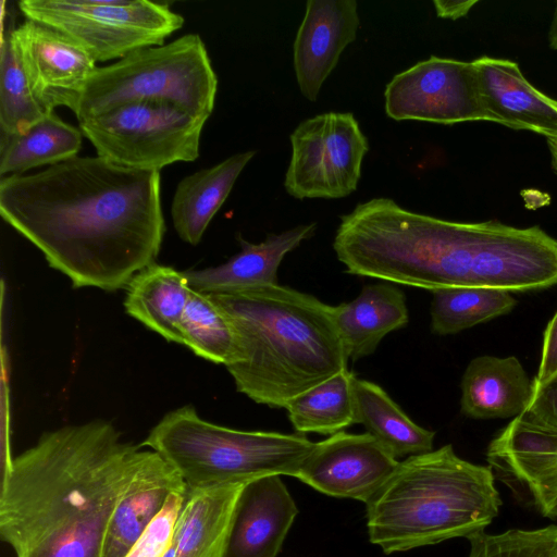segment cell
Returning <instances> with one entry per match:
<instances>
[{
	"label": "cell",
	"mask_w": 557,
	"mask_h": 557,
	"mask_svg": "<svg viewBox=\"0 0 557 557\" xmlns=\"http://www.w3.org/2000/svg\"><path fill=\"white\" fill-rule=\"evenodd\" d=\"M159 171L74 157L0 180V214L74 288H126L156 262L165 224Z\"/></svg>",
	"instance_id": "6da1fadb"
},
{
	"label": "cell",
	"mask_w": 557,
	"mask_h": 557,
	"mask_svg": "<svg viewBox=\"0 0 557 557\" xmlns=\"http://www.w3.org/2000/svg\"><path fill=\"white\" fill-rule=\"evenodd\" d=\"M333 249L352 275L435 290L512 292L557 284V239L539 226L463 223L410 211L387 197L341 215Z\"/></svg>",
	"instance_id": "7a4b0ae2"
},
{
	"label": "cell",
	"mask_w": 557,
	"mask_h": 557,
	"mask_svg": "<svg viewBox=\"0 0 557 557\" xmlns=\"http://www.w3.org/2000/svg\"><path fill=\"white\" fill-rule=\"evenodd\" d=\"M96 419L45 432L1 478L0 535L15 557H101L146 449Z\"/></svg>",
	"instance_id": "3957f363"
},
{
	"label": "cell",
	"mask_w": 557,
	"mask_h": 557,
	"mask_svg": "<svg viewBox=\"0 0 557 557\" xmlns=\"http://www.w3.org/2000/svg\"><path fill=\"white\" fill-rule=\"evenodd\" d=\"M208 295L234 332L225 367L255 403L285 408L347 369L334 307L314 296L278 284Z\"/></svg>",
	"instance_id": "277c9868"
},
{
	"label": "cell",
	"mask_w": 557,
	"mask_h": 557,
	"mask_svg": "<svg viewBox=\"0 0 557 557\" xmlns=\"http://www.w3.org/2000/svg\"><path fill=\"white\" fill-rule=\"evenodd\" d=\"M495 479L450 444L407 457L366 504L370 542L393 554L484 531L502 506Z\"/></svg>",
	"instance_id": "5b68a950"
},
{
	"label": "cell",
	"mask_w": 557,
	"mask_h": 557,
	"mask_svg": "<svg viewBox=\"0 0 557 557\" xmlns=\"http://www.w3.org/2000/svg\"><path fill=\"white\" fill-rule=\"evenodd\" d=\"M161 455L188 488L296 476L314 443L302 434L240 431L202 419L195 407L172 410L140 444Z\"/></svg>",
	"instance_id": "8992f818"
},
{
	"label": "cell",
	"mask_w": 557,
	"mask_h": 557,
	"mask_svg": "<svg viewBox=\"0 0 557 557\" xmlns=\"http://www.w3.org/2000/svg\"><path fill=\"white\" fill-rule=\"evenodd\" d=\"M218 77L197 34L136 50L97 67L74 112L78 122L129 102H162L209 119Z\"/></svg>",
	"instance_id": "52a82bcc"
},
{
	"label": "cell",
	"mask_w": 557,
	"mask_h": 557,
	"mask_svg": "<svg viewBox=\"0 0 557 557\" xmlns=\"http://www.w3.org/2000/svg\"><path fill=\"white\" fill-rule=\"evenodd\" d=\"M18 9L79 42L96 62L161 46L184 24L168 4L147 0H23Z\"/></svg>",
	"instance_id": "ba28073f"
},
{
	"label": "cell",
	"mask_w": 557,
	"mask_h": 557,
	"mask_svg": "<svg viewBox=\"0 0 557 557\" xmlns=\"http://www.w3.org/2000/svg\"><path fill=\"white\" fill-rule=\"evenodd\" d=\"M208 117L162 102H129L79 122V129L112 163L160 171L198 158Z\"/></svg>",
	"instance_id": "9c48e42d"
},
{
	"label": "cell",
	"mask_w": 557,
	"mask_h": 557,
	"mask_svg": "<svg viewBox=\"0 0 557 557\" xmlns=\"http://www.w3.org/2000/svg\"><path fill=\"white\" fill-rule=\"evenodd\" d=\"M289 139L292 156L284 178L289 196L339 199L357 189L370 146L352 113L326 112L307 119Z\"/></svg>",
	"instance_id": "30bf717a"
},
{
	"label": "cell",
	"mask_w": 557,
	"mask_h": 557,
	"mask_svg": "<svg viewBox=\"0 0 557 557\" xmlns=\"http://www.w3.org/2000/svg\"><path fill=\"white\" fill-rule=\"evenodd\" d=\"M384 99L385 113L395 121L493 122L474 61L431 55L396 74L386 85Z\"/></svg>",
	"instance_id": "8fae6325"
},
{
	"label": "cell",
	"mask_w": 557,
	"mask_h": 557,
	"mask_svg": "<svg viewBox=\"0 0 557 557\" xmlns=\"http://www.w3.org/2000/svg\"><path fill=\"white\" fill-rule=\"evenodd\" d=\"M488 466L495 478L543 517L557 518V430L525 412L490 443Z\"/></svg>",
	"instance_id": "7c38bea8"
},
{
	"label": "cell",
	"mask_w": 557,
	"mask_h": 557,
	"mask_svg": "<svg viewBox=\"0 0 557 557\" xmlns=\"http://www.w3.org/2000/svg\"><path fill=\"white\" fill-rule=\"evenodd\" d=\"M13 46L29 88L47 111H76L96 61L76 40L46 24L28 20L14 27Z\"/></svg>",
	"instance_id": "4fadbf2b"
},
{
	"label": "cell",
	"mask_w": 557,
	"mask_h": 557,
	"mask_svg": "<svg viewBox=\"0 0 557 557\" xmlns=\"http://www.w3.org/2000/svg\"><path fill=\"white\" fill-rule=\"evenodd\" d=\"M399 462L369 433L341 431L314 443L295 478L329 496L367 504Z\"/></svg>",
	"instance_id": "5bb4252c"
},
{
	"label": "cell",
	"mask_w": 557,
	"mask_h": 557,
	"mask_svg": "<svg viewBox=\"0 0 557 557\" xmlns=\"http://www.w3.org/2000/svg\"><path fill=\"white\" fill-rule=\"evenodd\" d=\"M360 25L355 0H308L293 46L296 81L302 96L318 99L320 89L355 41Z\"/></svg>",
	"instance_id": "9a60e30c"
},
{
	"label": "cell",
	"mask_w": 557,
	"mask_h": 557,
	"mask_svg": "<svg viewBox=\"0 0 557 557\" xmlns=\"http://www.w3.org/2000/svg\"><path fill=\"white\" fill-rule=\"evenodd\" d=\"M297 513L281 475L246 482L237 499L224 557H276Z\"/></svg>",
	"instance_id": "2e32d148"
},
{
	"label": "cell",
	"mask_w": 557,
	"mask_h": 557,
	"mask_svg": "<svg viewBox=\"0 0 557 557\" xmlns=\"http://www.w3.org/2000/svg\"><path fill=\"white\" fill-rule=\"evenodd\" d=\"M188 486L157 451L147 450L111 516L101 557H125L174 492Z\"/></svg>",
	"instance_id": "e0dca14e"
},
{
	"label": "cell",
	"mask_w": 557,
	"mask_h": 557,
	"mask_svg": "<svg viewBox=\"0 0 557 557\" xmlns=\"http://www.w3.org/2000/svg\"><path fill=\"white\" fill-rule=\"evenodd\" d=\"M473 61L483 103L494 123L557 137V101L530 84L518 63L492 57Z\"/></svg>",
	"instance_id": "ac0fdd59"
},
{
	"label": "cell",
	"mask_w": 557,
	"mask_h": 557,
	"mask_svg": "<svg viewBox=\"0 0 557 557\" xmlns=\"http://www.w3.org/2000/svg\"><path fill=\"white\" fill-rule=\"evenodd\" d=\"M317 223L300 224L280 234H270L252 244L238 236L240 251L225 263L201 270H186L191 289L203 294L243 290L277 284V270L284 257L312 237Z\"/></svg>",
	"instance_id": "d6986e66"
},
{
	"label": "cell",
	"mask_w": 557,
	"mask_h": 557,
	"mask_svg": "<svg viewBox=\"0 0 557 557\" xmlns=\"http://www.w3.org/2000/svg\"><path fill=\"white\" fill-rule=\"evenodd\" d=\"M461 412L472 419L517 418L531 401L533 386L518 358L480 356L461 377Z\"/></svg>",
	"instance_id": "ffe728a7"
},
{
	"label": "cell",
	"mask_w": 557,
	"mask_h": 557,
	"mask_svg": "<svg viewBox=\"0 0 557 557\" xmlns=\"http://www.w3.org/2000/svg\"><path fill=\"white\" fill-rule=\"evenodd\" d=\"M334 319L348 359L357 361L408 324L406 296L389 283L364 285L355 299L334 307Z\"/></svg>",
	"instance_id": "44dd1931"
},
{
	"label": "cell",
	"mask_w": 557,
	"mask_h": 557,
	"mask_svg": "<svg viewBox=\"0 0 557 557\" xmlns=\"http://www.w3.org/2000/svg\"><path fill=\"white\" fill-rule=\"evenodd\" d=\"M245 483L188 488L175 533V557H224Z\"/></svg>",
	"instance_id": "7402d4cb"
},
{
	"label": "cell",
	"mask_w": 557,
	"mask_h": 557,
	"mask_svg": "<svg viewBox=\"0 0 557 557\" xmlns=\"http://www.w3.org/2000/svg\"><path fill=\"white\" fill-rule=\"evenodd\" d=\"M255 154V150L235 153L211 168L184 177L178 183L171 205V216L182 240L190 245H197L201 240L237 177Z\"/></svg>",
	"instance_id": "603a6c76"
},
{
	"label": "cell",
	"mask_w": 557,
	"mask_h": 557,
	"mask_svg": "<svg viewBox=\"0 0 557 557\" xmlns=\"http://www.w3.org/2000/svg\"><path fill=\"white\" fill-rule=\"evenodd\" d=\"M190 290L184 271L154 262L126 286L125 311L166 341L183 345L181 322Z\"/></svg>",
	"instance_id": "cb8c5ba5"
},
{
	"label": "cell",
	"mask_w": 557,
	"mask_h": 557,
	"mask_svg": "<svg viewBox=\"0 0 557 557\" xmlns=\"http://www.w3.org/2000/svg\"><path fill=\"white\" fill-rule=\"evenodd\" d=\"M356 423H361L394 457H410L433 450L435 432L413 422L377 384L356 379Z\"/></svg>",
	"instance_id": "d4e9b609"
},
{
	"label": "cell",
	"mask_w": 557,
	"mask_h": 557,
	"mask_svg": "<svg viewBox=\"0 0 557 557\" xmlns=\"http://www.w3.org/2000/svg\"><path fill=\"white\" fill-rule=\"evenodd\" d=\"M83 133L65 123L53 111L22 134H1L0 174L20 175L25 171L53 165L77 156Z\"/></svg>",
	"instance_id": "484cf974"
},
{
	"label": "cell",
	"mask_w": 557,
	"mask_h": 557,
	"mask_svg": "<svg viewBox=\"0 0 557 557\" xmlns=\"http://www.w3.org/2000/svg\"><path fill=\"white\" fill-rule=\"evenodd\" d=\"M354 372L345 369L293 398L285 407L299 434L333 435L356 423Z\"/></svg>",
	"instance_id": "4316f807"
},
{
	"label": "cell",
	"mask_w": 557,
	"mask_h": 557,
	"mask_svg": "<svg viewBox=\"0 0 557 557\" xmlns=\"http://www.w3.org/2000/svg\"><path fill=\"white\" fill-rule=\"evenodd\" d=\"M432 295L431 331L441 336L507 314L517 305L511 293L500 288H441Z\"/></svg>",
	"instance_id": "83f0119b"
},
{
	"label": "cell",
	"mask_w": 557,
	"mask_h": 557,
	"mask_svg": "<svg viewBox=\"0 0 557 557\" xmlns=\"http://www.w3.org/2000/svg\"><path fill=\"white\" fill-rule=\"evenodd\" d=\"M15 24L7 17L0 49V129L1 134H22L48 112L34 97L13 46Z\"/></svg>",
	"instance_id": "f1b7e54d"
},
{
	"label": "cell",
	"mask_w": 557,
	"mask_h": 557,
	"mask_svg": "<svg viewBox=\"0 0 557 557\" xmlns=\"http://www.w3.org/2000/svg\"><path fill=\"white\" fill-rule=\"evenodd\" d=\"M181 332L183 345L195 355L224 366L230 360L235 344L234 332L208 294L190 290Z\"/></svg>",
	"instance_id": "f546056e"
},
{
	"label": "cell",
	"mask_w": 557,
	"mask_h": 557,
	"mask_svg": "<svg viewBox=\"0 0 557 557\" xmlns=\"http://www.w3.org/2000/svg\"><path fill=\"white\" fill-rule=\"evenodd\" d=\"M468 540V557H557L556 524L532 530L510 529L497 534L480 531Z\"/></svg>",
	"instance_id": "4dcf8cb0"
},
{
	"label": "cell",
	"mask_w": 557,
	"mask_h": 557,
	"mask_svg": "<svg viewBox=\"0 0 557 557\" xmlns=\"http://www.w3.org/2000/svg\"><path fill=\"white\" fill-rule=\"evenodd\" d=\"M186 492L172 493L125 557H163L173 544Z\"/></svg>",
	"instance_id": "1f68e13d"
},
{
	"label": "cell",
	"mask_w": 557,
	"mask_h": 557,
	"mask_svg": "<svg viewBox=\"0 0 557 557\" xmlns=\"http://www.w3.org/2000/svg\"><path fill=\"white\" fill-rule=\"evenodd\" d=\"M533 392L525 413L534 421L557 430V373L543 383L532 381Z\"/></svg>",
	"instance_id": "d6a6232c"
},
{
	"label": "cell",
	"mask_w": 557,
	"mask_h": 557,
	"mask_svg": "<svg viewBox=\"0 0 557 557\" xmlns=\"http://www.w3.org/2000/svg\"><path fill=\"white\" fill-rule=\"evenodd\" d=\"M557 373V311L547 323L543 336L542 356L537 373L532 380L543 383Z\"/></svg>",
	"instance_id": "836d02e7"
},
{
	"label": "cell",
	"mask_w": 557,
	"mask_h": 557,
	"mask_svg": "<svg viewBox=\"0 0 557 557\" xmlns=\"http://www.w3.org/2000/svg\"><path fill=\"white\" fill-rule=\"evenodd\" d=\"M478 0H434L433 4L437 16L448 20H457L466 16Z\"/></svg>",
	"instance_id": "e575fe53"
},
{
	"label": "cell",
	"mask_w": 557,
	"mask_h": 557,
	"mask_svg": "<svg viewBox=\"0 0 557 557\" xmlns=\"http://www.w3.org/2000/svg\"><path fill=\"white\" fill-rule=\"evenodd\" d=\"M548 42L552 49L557 50V3L554 11L550 28L548 32Z\"/></svg>",
	"instance_id": "d590c367"
},
{
	"label": "cell",
	"mask_w": 557,
	"mask_h": 557,
	"mask_svg": "<svg viewBox=\"0 0 557 557\" xmlns=\"http://www.w3.org/2000/svg\"><path fill=\"white\" fill-rule=\"evenodd\" d=\"M546 140L552 157V165L557 173V137H547Z\"/></svg>",
	"instance_id": "8d00e7d4"
},
{
	"label": "cell",
	"mask_w": 557,
	"mask_h": 557,
	"mask_svg": "<svg viewBox=\"0 0 557 557\" xmlns=\"http://www.w3.org/2000/svg\"><path fill=\"white\" fill-rule=\"evenodd\" d=\"M175 545H174V540H173V544L172 546L169 548V550L165 553V555L163 557H175Z\"/></svg>",
	"instance_id": "74e56055"
}]
</instances>
